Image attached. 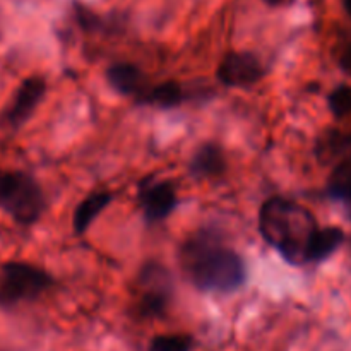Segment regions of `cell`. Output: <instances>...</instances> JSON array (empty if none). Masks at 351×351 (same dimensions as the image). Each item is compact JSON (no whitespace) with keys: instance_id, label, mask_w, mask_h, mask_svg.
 <instances>
[{"instance_id":"6da1fadb","label":"cell","mask_w":351,"mask_h":351,"mask_svg":"<svg viewBox=\"0 0 351 351\" xmlns=\"http://www.w3.org/2000/svg\"><path fill=\"white\" fill-rule=\"evenodd\" d=\"M184 273L199 290L230 293L245 283V264L242 257L221 245L208 233L195 235L182 249Z\"/></svg>"},{"instance_id":"7a4b0ae2","label":"cell","mask_w":351,"mask_h":351,"mask_svg":"<svg viewBox=\"0 0 351 351\" xmlns=\"http://www.w3.org/2000/svg\"><path fill=\"white\" fill-rule=\"evenodd\" d=\"M259 232L288 263H307V249L317 225L311 213L283 197H271L259 211Z\"/></svg>"},{"instance_id":"3957f363","label":"cell","mask_w":351,"mask_h":351,"mask_svg":"<svg viewBox=\"0 0 351 351\" xmlns=\"http://www.w3.org/2000/svg\"><path fill=\"white\" fill-rule=\"evenodd\" d=\"M0 208L16 221L31 225L45 209V197L40 185L23 171L0 173Z\"/></svg>"},{"instance_id":"277c9868","label":"cell","mask_w":351,"mask_h":351,"mask_svg":"<svg viewBox=\"0 0 351 351\" xmlns=\"http://www.w3.org/2000/svg\"><path fill=\"white\" fill-rule=\"evenodd\" d=\"M51 285V278L43 269L23 263H9L0 273V305L14 307L26 300H34Z\"/></svg>"},{"instance_id":"5b68a950","label":"cell","mask_w":351,"mask_h":351,"mask_svg":"<svg viewBox=\"0 0 351 351\" xmlns=\"http://www.w3.org/2000/svg\"><path fill=\"white\" fill-rule=\"evenodd\" d=\"M141 305L147 315H160L171 298V278L160 264H147L141 273Z\"/></svg>"},{"instance_id":"8992f818","label":"cell","mask_w":351,"mask_h":351,"mask_svg":"<svg viewBox=\"0 0 351 351\" xmlns=\"http://www.w3.org/2000/svg\"><path fill=\"white\" fill-rule=\"evenodd\" d=\"M266 75V69L256 55L249 51L228 53L218 67V79L225 86L242 88L259 82Z\"/></svg>"},{"instance_id":"52a82bcc","label":"cell","mask_w":351,"mask_h":351,"mask_svg":"<svg viewBox=\"0 0 351 351\" xmlns=\"http://www.w3.org/2000/svg\"><path fill=\"white\" fill-rule=\"evenodd\" d=\"M47 84L41 77H29L23 81L21 88L17 89L16 98L7 112L5 120L12 127H19L34 113L36 106L43 99Z\"/></svg>"},{"instance_id":"ba28073f","label":"cell","mask_w":351,"mask_h":351,"mask_svg":"<svg viewBox=\"0 0 351 351\" xmlns=\"http://www.w3.org/2000/svg\"><path fill=\"white\" fill-rule=\"evenodd\" d=\"M141 202L147 221H161L177 206V192L171 182H160L144 189Z\"/></svg>"},{"instance_id":"9c48e42d","label":"cell","mask_w":351,"mask_h":351,"mask_svg":"<svg viewBox=\"0 0 351 351\" xmlns=\"http://www.w3.org/2000/svg\"><path fill=\"white\" fill-rule=\"evenodd\" d=\"M191 175L195 178L219 177L226 170L225 153L216 144H204L189 163Z\"/></svg>"},{"instance_id":"30bf717a","label":"cell","mask_w":351,"mask_h":351,"mask_svg":"<svg viewBox=\"0 0 351 351\" xmlns=\"http://www.w3.org/2000/svg\"><path fill=\"white\" fill-rule=\"evenodd\" d=\"M106 81L120 95H144L146 77L132 64H115L106 71Z\"/></svg>"},{"instance_id":"8fae6325","label":"cell","mask_w":351,"mask_h":351,"mask_svg":"<svg viewBox=\"0 0 351 351\" xmlns=\"http://www.w3.org/2000/svg\"><path fill=\"white\" fill-rule=\"evenodd\" d=\"M345 240V233L339 228H324L319 230L312 235L311 243L307 249V263H319L331 256Z\"/></svg>"},{"instance_id":"7c38bea8","label":"cell","mask_w":351,"mask_h":351,"mask_svg":"<svg viewBox=\"0 0 351 351\" xmlns=\"http://www.w3.org/2000/svg\"><path fill=\"white\" fill-rule=\"evenodd\" d=\"M112 202V194L108 192H98V194H91L88 199L77 206L74 213V230L75 233H84L88 226L95 221L96 216Z\"/></svg>"},{"instance_id":"4fadbf2b","label":"cell","mask_w":351,"mask_h":351,"mask_svg":"<svg viewBox=\"0 0 351 351\" xmlns=\"http://www.w3.org/2000/svg\"><path fill=\"white\" fill-rule=\"evenodd\" d=\"M317 153L322 160L331 161L336 160L341 163L351 161V134L329 132L317 146Z\"/></svg>"},{"instance_id":"5bb4252c","label":"cell","mask_w":351,"mask_h":351,"mask_svg":"<svg viewBox=\"0 0 351 351\" xmlns=\"http://www.w3.org/2000/svg\"><path fill=\"white\" fill-rule=\"evenodd\" d=\"M328 194L343 204L351 216V161L335 168L328 184Z\"/></svg>"},{"instance_id":"9a60e30c","label":"cell","mask_w":351,"mask_h":351,"mask_svg":"<svg viewBox=\"0 0 351 351\" xmlns=\"http://www.w3.org/2000/svg\"><path fill=\"white\" fill-rule=\"evenodd\" d=\"M184 101V89L178 82L168 81L163 84L156 86L151 91H146L143 95V103L154 105L158 108H173Z\"/></svg>"},{"instance_id":"2e32d148","label":"cell","mask_w":351,"mask_h":351,"mask_svg":"<svg viewBox=\"0 0 351 351\" xmlns=\"http://www.w3.org/2000/svg\"><path fill=\"white\" fill-rule=\"evenodd\" d=\"M192 338L185 335L156 336L151 341L149 351H191Z\"/></svg>"},{"instance_id":"e0dca14e","label":"cell","mask_w":351,"mask_h":351,"mask_svg":"<svg viewBox=\"0 0 351 351\" xmlns=\"http://www.w3.org/2000/svg\"><path fill=\"white\" fill-rule=\"evenodd\" d=\"M329 108L338 119L351 115V86H339L329 95Z\"/></svg>"},{"instance_id":"ac0fdd59","label":"cell","mask_w":351,"mask_h":351,"mask_svg":"<svg viewBox=\"0 0 351 351\" xmlns=\"http://www.w3.org/2000/svg\"><path fill=\"white\" fill-rule=\"evenodd\" d=\"M343 5H345L346 12H348L351 16V0H343Z\"/></svg>"},{"instance_id":"d6986e66","label":"cell","mask_w":351,"mask_h":351,"mask_svg":"<svg viewBox=\"0 0 351 351\" xmlns=\"http://www.w3.org/2000/svg\"><path fill=\"white\" fill-rule=\"evenodd\" d=\"M264 2H267L269 5H280V3H283L285 0H264Z\"/></svg>"}]
</instances>
